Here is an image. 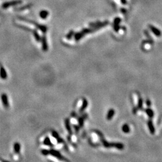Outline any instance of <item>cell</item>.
Listing matches in <instances>:
<instances>
[{
    "mask_svg": "<svg viewBox=\"0 0 162 162\" xmlns=\"http://www.w3.org/2000/svg\"><path fill=\"white\" fill-rule=\"evenodd\" d=\"M148 126L149 130H150V133H151L152 135L154 134V133H155V128H154V126H153L152 121L149 120L148 121Z\"/></svg>",
    "mask_w": 162,
    "mask_h": 162,
    "instance_id": "obj_1",
    "label": "cell"
},
{
    "mask_svg": "<svg viewBox=\"0 0 162 162\" xmlns=\"http://www.w3.org/2000/svg\"><path fill=\"white\" fill-rule=\"evenodd\" d=\"M114 114H115V111L113 110V109H110L109 111L108 112V115H107L106 117L107 119H108V120H111V119L112 118V117H113Z\"/></svg>",
    "mask_w": 162,
    "mask_h": 162,
    "instance_id": "obj_2",
    "label": "cell"
},
{
    "mask_svg": "<svg viewBox=\"0 0 162 162\" xmlns=\"http://www.w3.org/2000/svg\"><path fill=\"white\" fill-rule=\"evenodd\" d=\"M113 147H115L119 150H122L124 149V146L123 144H121V143H113Z\"/></svg>",
    "mask_w": 162,
    "mask_h": 162,
    "instance_id": "obj_3",
    "label": "cell"
},
{
    "mask_svg": "<svg viewBox=\"0 0 162 162\" xmlns=\"http://www.w3.org/2000/svg\"><path fill=\"white\" fill-rule=\"evenodd\" d=\"M122 130L125 133H129L130 131V127L128 125L124 124L122 127Z\"/></svg>",
    "mask_w": 162,
    "mask_h": 162,
    "instance_id": "obj_4",
    "label": "cell"
},
{
    "mask_svg": "<svg viewBox=\"0 0 162 162\" xmlns=\"http://www.w3.org/2000/svg\"><path fill=\"white\" fill-rule=\"evenodd\" d=\"M145 112H146L150 118H152L153 116H154V112H153V110H151V109H146V110H145Z\"/></svg>",
    "mask_w": 162,
    "mask_h": 162,
    "instance_id": "obj_5",
    "label": "cell"
},
{
    "mask_svg": "<svg viewBox=\"0 0 162 162\" xmlns=\"http://www.w3.org/2000/svg\"><path fill=\"white\" fill-rule=\"evenodd\" d=\"M87 104H88V103H87V101H86L85 99H84V102H83V105H82V107L81 109V112L83 111L84 110V109H85V108H86V106H87Z\"/></svg>",
    "mask_w": 162,
    "mask_h": 162,
    "instance_id": "obj_6",
    "label": "cell"
},
{
    "mask_svg": "<svg viewBox=\"0 0 162 162\" xmlns=\"http://www.w3.org/2000/svg\"><path fill=\"white\" fill-rule=\"evenodd\" d=\"M143 105V100L141 98H139L138 102V109H142Z\"/></svg>",
    "mask_w": 162,
    "mask_h": 162,
    "instance_id": "obj_7",
    "label": "cell"
},
{
    "mask_svg": "<svg viewBox=\"0 0 162 162\" xmlns=\"http://www.w3.org/2000/svg\"><path fill=\"white\" fill-rule=\"evenodd\" d=\"M95 133H96L98 135H99V136H100V138H101V139H103V134H102V133L100 132V131L95 130Z\"/></svg>",
    "mask_w": 162,
    "mask_h": 162,
    "instance_id": "obj_8",
    "label": "cell"
},
{
    "mask_svg": "<svg viewBox=\"0 0 162 162\" xmlns=\"http://www.w3.org/2000/svg\"><path fill=\"white\" fill-rule=\"evenodd\" d=\"M138 111V108H136V107H135V108L133 109V112L134 114H136V112H137Z\"/></svg>",
    "mask_w": 162,
    "mask_h": 162,
    "instance_id": "obj_9",
    "label": "cell"
},
{
    "mask_svg": "<svg viewBox=\"0 0 162 162\" xmlns=\"http://www.w3.org/2000/svg\"><path fill=\"white\" fill-rule=\"evenodd\" d=\"M146 104L148 106H150L151 105V102L150 101V100L147 99V100H146Z\"/></svg>",
    "mask_w": 162,
    "mask_h": 162,
    "instance_id": "obj_10",
    "label": "cell"
}]
</instances>
